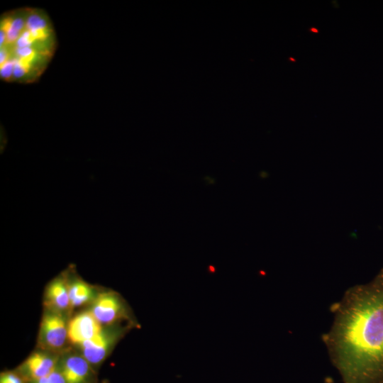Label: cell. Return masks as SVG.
Segmentation results:
<instances>
[{
    "instance_id": "cell-1",
    "label": "cell",
    "mask_w": 383,
    "mask_h": 383,
    "mask_svg": "<svg viewBox=\"0 0 383 383\" xmlns=\"http://www.w3.org/2000/svg\"><path fill=\"white\" fill-rule=\"evenodd\" d=\"M330 311L333 321L321 340L343 383H383V268L348 288Z\"/></svg>"
},
{
    "instance_id": "cell-2",
    "label": "cell",
    "mask_w": 383,
    "mask_h": 383,
    "mask_svg": "<svg viewBox=\"0 0 383 383\" xmlns=\"http://www.w3.org/2000/svg\"><path fill=\"white\" fill-rule=\"evenodd\" d=\"M101 332V324L91 311L78 313L67 324L68 339L76 345H81Z\"/></svg>"
},
{
    "instance_id": "cell-3",
    "label": "cell",
    "mask_w": 383,
    "mask_h": 383,
    "mask_svg": "<svg viewBox=\"0 0 383 383\" xmlns=\"http://www.w3.org/2000/svg\"><path fill=\"white\" fill-rule=\"evenodd\" d=\"M58 367L55 357L43 353L30 355L17 372L28 383L45 377Z\"/></svg>"
},
{
    "instance_id": "cell-4",
    "label": "cell",
    "mask_w": 383,
    "mask_h": 383,
    "mask_svg": "<svg viewBox=\"0 0 383 383\" xmlns=\"http://www.w3.org/2000/svg\"><path fill=\"white\" fill-rule=\"evenodd\" d=\"M57 370L66 383H93L91 365L83 356H68L58 365Z\"/></svg>"
},
{
    "instance_id": "cell-5",
    "label": "cell",
    "mask_w": 383,
    "mask_h": 383,
    "mask_svg": "<svg viewBox=\"0 0 383 383\" xmlns=\"http://www.w3.org/2000/svg\"><path fill=\"white\" fill-rule=\"evenodd\" d=\"M41 335L48 347L53 349L62 347L68 338L65 319L59 314H46L41 323Z\"/></svg>"
},
{
    "instance_id": "cell-6",
    "label": "cell",
    "mask_w": 383,
    "mask_h": 383,
    "mask_svg": "<svg viewBox=\"0 0 383 383\" xmlns=\"http://www.w3.org/2000/svg\"><path fill=\"white\" fill-rule=\"evenodd\" d=\"M91 312L101 324H110L126 311L122 301L116 295L104 294L95 299Z\"/></svg>"
},
{
    "instance_id": "cell-7",
    "label": "cell",
    "mask_w": 383,
    "mask_h": 383,
    "mask_svg": "<svg viewBox=\"0 0 383 383\" xmlns=\"http://www.w3.org/2000/svg\"><path fill=\"white\" fill-rule=\"evenodd\" d=\"M110 342L108 335L103 331L101 332L80 345L82 356L91 366L99 365L107 355Z\"/></svg>"
},
{
    "instance_id": "cell-8",
    "label": "cell",
    "mask_w": 383,
    "mask_h": 383,
    "mask_svg": "<svg viewBox=\"0 0 383 383\" xmlns=\"http://www.w3.org/2000/svg\"><path fill=\"white\" fill-rule=\"evenodd\" d=\"M47 297L49 303L60 310L70 306L68 284L63 278L57 277L48 284Z\"/></svg>"
},
{
    "instance_id": "cell-9",
    "label": "cell",
    "mask_w": 383,
    "mask_h": 383,
    "mask_svg": "<svg viewBox=\"0 0 383 383\" xmlns=\"http://www.w3.org/2000/svg\"><path fill=\"white\" fill-rule=\"evenodd\" d=\"M70 306H79L94 297L93 288L81 279H75L68 284Z\"/></svg>"
},
{
    "instance_id": "cell-10",
    "label": "cell",
    "mask_w": 383,
    "mask_h": 383,
    "mask_svg": "<svg viewBox=\"0 0 383 383\" xmlns=\"http://www.w3.org/2000/svg\"><path fill=\"white\" fill-rule=\"evenodd\" d=\"M28 383H66L63 376L57 369L49 375Z\"/></svg>"
},
{
    "instance_id": "cell-11",
    "label": "cell",
    "mask_w": 383,
    "mask_h": 383,
    "mask_svg": "<svg viewBox=\"0 0 383 383\" xmlns=\"http://www.w3.org/2000/svg\"><path fill=\"white\" fill-rule=\"evenodd\" d=\"M0 383H27L24 379L15 372H3L1 374Z\"/></svg>"
},
{
    "instance_id": "cell-12",
    "label": "cell",
    "mask_w": 383,
    "mask_h": 383,
    "mask_svg": "<svg viewBox=\"0 0 383 383\" xmlns=\"http://www.w3.org/2000/svg\"><path fill=\"white\" fill-rule=\"evenodd\" d=\"M323 383H333V379L331 377L328 376L324 379Z\"/></svg>"
},
{
    "instance_id": "cell-13",
    "label": "cell",
    "mask_w": 383,
    "mask_h": 383,
    "mask_svg": "<svg viewBox=\"0 0 383 383\" xmlns=\"http://www.w3.org/2000/svg\"><path fill=\"white\" fill-rule=\"evenodd\" d=\"M310 30L312 31V32H314V33H318V29L317 28H315L313 27L311 28H310Z\"/></svg>"
}]
</instances>
